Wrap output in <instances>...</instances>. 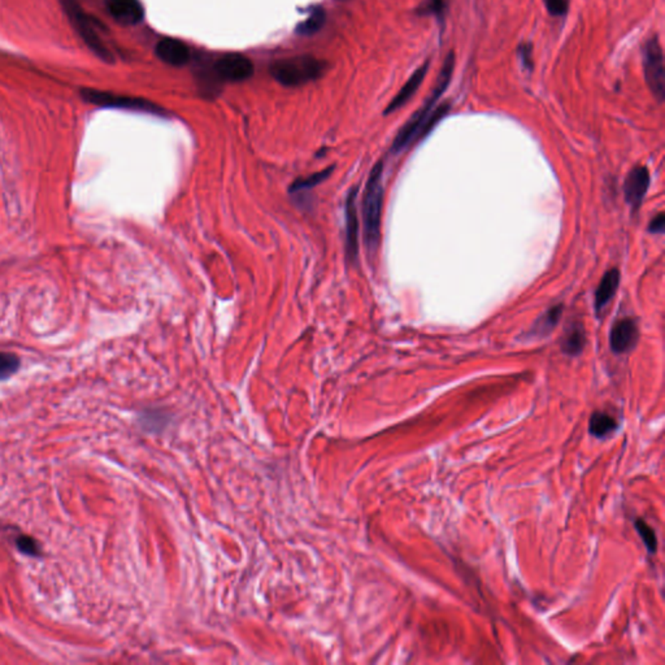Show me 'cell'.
Returning a JSON list of instances; mask_svg holds the SVG:
<instances>
[{"mask_svg":"<svg viewBox=\"0 0 665 665\" xmlns=\"http://www.w3.org/2000/svg\"><path fill=\"white\" fill-rule=\"evenodd\" d=\"M12 542L15 544L16 549L17 551L25 555V557H42L44 555V551H42V544L36 541L34 537H31L29 534H25V533H17V534L12 538Z\"/></svg>","mask_w":665,"mask_h":665,"instance_id":"18","label":"cell"},{"mask_svg":"<svg viewBox=\"0 0 665 665\" xmlns=\"http://www.w3.org/2000/svg\"><path fill=\"white\" fill-rule=\"evenodd\" d=\"M156 56L166 64L173 66H185L190 59L188 46L176 38H163L155 47Z\"/></svg>","mask_w":665,"mask_h":665,"instance_id":"12","label":"cell"},{"mask_svg":"<svg viewBox=\"0 0 665 665\" xmlns=\"http://www.w3.org/2000/svg\"><path fill=\"white\" fill-rule=\"evenodd\" d=\"M427 71H429V60L424 61V64L413 72L412 76L410 77V80L407 81L405 86L399 90L398 94L394 96V99L389 103L387 108L385 109L383 113L390 115L392 112L398 111L399 108H402L405 104H407L413 95L416 94V91L419 90L421 83L425 80Z\"/></svg>","mask_w":665,"mask_h":665,"instance_id":"13","label":"cell"},{"mask_svg":"<svg viewBox=\"0 0 665 665\" xmlns=\"http://www.w3.org/2000/svg\"><path fill=\"white\" fill-rule=\"evenodd\" d=\"M357 188H352L348 193L345 207V224H346V253L348 260L356 263L359 255V217L356 207Z\"/></svg>","mask_w":665,"mask_h":665,"instance_id":"8","label":"cell"},{"mask_svg":"<svg viewBox=\"0 0 665 665\" xmlns=\"http://www.w3.org/2000/svg\"><path fill=\"white\" fill-rule=\"evenodd\" d=\"M446 9H447L446 0H422L419 7L415 9V14L421 17L434 16L440 21H443L445 15H446Z\"/></svg>","mask_w":665,"mask_h":665,"instance_id":"21","label":"cell"},{"mask_svg":"<svg viewBox=\"0 0 665 665\" xmlns=\"http://www.w3.org/2000/svg\"><path fill=\"white\" fill-rule=\"evenodd\" d=\"M644 80L651 93L659 101H664L665 68L664 55L658 36L650 38L644 47Z\"/></svg>","mask_w":665,"mask_h":665,"instance_id":"6","label":"cell"},{"mask_svg":"<svg viewBox=\"0 0 665 665\" xmlns=\"http://www.w3.org/2000/svg\"><path fill=\"white\" fill-rule=\"evenodd\" d=\"M269 72L283 86H302L320 78L326 72V63L310 55L291 56L275 60Z\"/></svg>","mask_w":665,"mask_h":665,"instance_id":"3","label":"cell"},{"mask_svg":"<svg viewBox=\"0 0 665 665\" xmlns=\"http://www.w3.org/2000/svg\"><path fill=\"white\" fill-rule=\"evenodd\" d=\"M325 20L326 15L324 9L321 7H315L312 9L310 16L303 22H300L298 25L297 33L298 34H302V36H312V34L318 33V30L324 26Z\"/></svg>","mask_w":665,"mask_h":665,"instance_id":"19","label":"cell"},{"mask_svg":"<svg viewBox=\"0 0 665 665\" xmlns=\"http://www.w3.org/2000/svg\"><path fill=\"white\" fill-rule=\"evenodd\" d=\"M332 168H329V169H324L323 172H318V173L311 174L308 177L295 180L294 183L291 185V188H290V193L291 194H299L304 190H310V188L318 186L321 182L325 181L326 178L332 173Z\"/></svg>","mask_w":665,"mask_h":665,"instance_id":"20","label":"cell"},{"mask_svg":"<svg viewBox=\"0 0 665 665\" xmlns=\"http://www.w3.org/2000/svg\"><path fill=\"white\" fill-rule=\"evenodd\" d=\"M109 15L123 25H137L145 17V8L139 0H104Z\"/></svg>","mask_w":665,"mask_h":665,"instance_id":"11","label":"cell"},{"mask_svg":"<svg viewBox=\"0 0 665 665\" xmlns=\"http://www.w3.org/2000/svg\"><path fill=\"white\" fill-rule=\"evenodd\" d=\"M620 270L617 268H612L601 277L598 289L595 291V311L599 313L606 308L612 298L615 297L616 291L620 285Z\"/></svg>","mask_w":665,"mask_h":665,"instance_id":"14","label":"cell"},{"mask_svg":"<svg viewBox=\"0 0 665 665\" xmlns=\"http://www.w3.org/2000/svg\"><path fill=\"white\" fill-rule=\"evenodd\" d=\"M638 338L639 330L636 321L633 318H622L611 329L609 346L615 354H626L636 347Z\"/></svg>","mask_w":665,"mask_h":665,"instance_id":"9","label":"cell"},{"mask_svg":"<svg viewBox=\"0 0 665 665\" xmlns=\"http://www.w3.org/2000/svg\"><path fill=\"white\" fill-rule=\"evenodd\" d=\"M650 186V173L646 166H636L630 171L626 180L624 182V196L625 200L636 210L644 203V196Z\"/></svg>","mask_w":665,"mask_h":665,"instance_id":"10","label":"cell"},{"mask_svg":"<svg viewBox=\"0 0 665 665\" xmlns=\"http://www.w3.org/2000/svg\"><path fill=\"white\" fill-rule=\"evenodd\" d=\"M61 4L66 9V14L72 21L74 29L78 31L81 38L86 44L87 47L94 52L98 58L106 63H113L115 58L108 47L104 44L99 34V24L95 21L94 17L87 15L85 9L81 7L77 0H61Z\"/></svg>","mask_w":665,"mask_h":665,"instance_id":"4","label":"cell"},{"mask_svg":"<svg viewBox=\"0 0 665 665\" xmlns=\"http://www.w3.org/2000/svg\"><path fill=\"white\" fill-rule=\"evenodd\" d=\"M81 95L83 101L101 108L126 109L133 112H142L150 113L156 116H164L166 111L159 107L158 104L143 98L128 96V95H117L108 91H101L96 88H83L81 90Z\"/></svg>","mask_w":665,"mask_h":665,"instance_id":"5","label":"cell"},{"mask_svg":"<svg viewBox=\"0 0 665 665\" xmlns=\"http://www.w3.org/2000/svg\"><path fill=\"white\" fill-rule=\"evenodd\" d=\"M549 14L555 17L564 16L569 9V0H543Z\"/></svg>","mask_w":665,"mask_h":665,"instance_id":"24","label":"cell"},{"mask_svg":"<svg viewBox=\"0 0 665 665\" xmlns=\"http://www.w3.org/2000/svg\"><path fill=\"white\" fill-rule=\"evenodd\" d=\"M21 365L20 357L14 352L0 351V382L15 376Z\"/></svg>","mask_w":665,"mask_h":665,"instance_id":"22","label":"cell"},{"mask_svg":"<svg viewBox=\"0 0 665 665\" xmlns=\"http://www.w3.org/2000/svg\"><path fill=\"white\" fill-rule=\"evenodd\" d=\"M454 68H455V54L451 51L446 60H445V63H443V68H442L441 73H440L438 80L435 82L437 85L434 87L432 94L427 98V101L424 103V106L419 111H416L413 113V116L399 131L397 137L392 142V146H391V152L399 153V152L405 151V148H408L410 146L416 143L417 141L421 139V131H422L424 125L427 123V117L432 113L434 106L437 104V101H440L442 94L449 87L450 81L452 78Z\"/></svg>","mask_w":665,"mask_h":665,"instance_id":"1","label":"cell"},{"mask_svg":"<svg viewBox=\"0 0 665 665\" xmlns=\"http://www.w3.org/2000/svg\"><path fill=\"white\" fill-rule=\"evenodd\" d=\"M383 164L377 163L369 174L368 182L362 198V224L364 242L370 255H375L381 240V218H382Z\"/></svg>","mask_w":665,"mask_h":665,"instance_id":"2","label":"cell"},{"mask_svg":"<svg viewBox=\"0 0 665 665\" xmlns=\"http://www.w3.org/2000/svg\"><path fill=\"white\" fill-rule=\"evenodd\" d=\"M586 345L585 328L582 324H573L568 328L564 338L562 342V351L568 356H579L584 351Z\"/></svg>","mask_w":665,"mask_h":665,"instance_id":"16","label":"cell"},{"mask_svg":"<svg viewBox=\"0 0 665 665\" xmlns=\"http://www.w3.org/2000/svg\"><path fill=\"white\" fill-rule=\"evenodd\" d=\"M563 304H557L552 305L547 311L543 313L542 316L534 323V325L530 329V335L535 338H543L549 335V332L555 329V326L559 324L562 315H563Z\"/></svg>","mask_w":665,"mask_h":665,"instance_id":"15","label":"cell"},{"mask_svg":"<svg viewBox=\"0 0 665 665\" xmlns=\"http://www.w3.org/2000/svg\"><path fill=\"white\" fill-rule=\"evenodd\" d=\"M217 74L229 82H243L251 78L253 66L250 59L240 54H228L218 59L215 66Z\"/></svg>","mask_w":665,"mask_h":665,"instance_id":"7","label":"cell"},{"mask_svg":"<svg viewBox=\"0 0 665 665\" xmlns=\"http://www.w3.org/2000/svg\"><path fill=\"white\" fill-rule=\"evenodd\" d=\"M340 1H343V0H340Z\"/></svg>","mask_w":665,"mask_h":665,"instance_id":"27","label":"cell"},{"mask_svg":"<svg viewBox=\"0 0 665 665\" xmlns=\"http://www.w3.org/2000/svg\"><path fill=\"white\" fill-rule=\"evenodd\" d=\"M665 216L664 213H659L658 216L654 217L649 225V232L654 234H663L664 233Z\"/></svg>","mask_w":665,"mask_h":665,"instance_id":"26","label":"cell"},{"mask_svg":"<svg viewBox=\"0 0 665 665\" xmlns=\"http://www.w3.org/2000/svg\"><path fill=\"white\" fill-rule=\"evenodd\" d=\"M634 527H636V532H638L639 537L642 538L644 546L649 549V552H650V554H655L656 549H658V537H656L655 530L651 528L650 525H649L646 521L642 520V519H638V520L634 522Z\"/></svg>","mask_w":665,"mask_h":665,"instance_id":"23","label":"cell"},{"mask_svg":"<svg viewBox=\"0 0 665 665\" xmlns=\"http://www.w3.org/2000/svg\"><path fill=\"white\" fill-rule=\"evenodd\" d=\"M519 58L521 60V64L528 69L533 71V46L530 44H522L519 46Z\"/></svg>","mask_w":665,"mask_h":665,"instance_id":"25","label":"cell"},{"mask_svg":"<svg viewBox=\"0 0 665 665\" xmlns=\"http://www.w3.org/2000/svg\"><path fill=\"white\" fill-rule=\"evenodd\" d=\"M619 427L617 420L609 413L595 411L589 421V432L595 438H604Z\"/></svg>","mask_w":665,"mask_h":665,"instance_id":"17","label":"cell"}]
</instances>
